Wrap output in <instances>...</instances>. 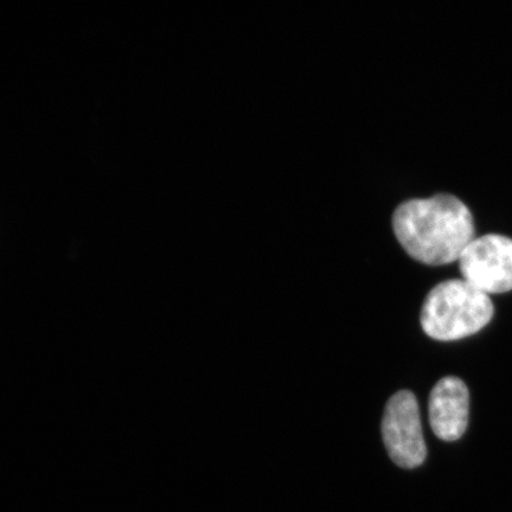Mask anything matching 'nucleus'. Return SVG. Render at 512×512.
<instances>
[{"mask_svg":"<svg viewBox=\"0 0 512 512\" xmlns=\"http://www.w3.org/2000/svg\"><path fill=\"white\" fill-rule=\"evenodd\" d=\"M432 431L444 441L463 437L469 425L470 393L463 380L447 376L435 384L428 402Z\"/></svg>","mask_w":512,"mask_h":512,"instance_id":"39448f33","label":"nucleus"},{"mask_svg":"<svg viewBox=\"0 0 512 512\" xmlns=\"http://www.w3.org/2000/svg\"><path fill=\"white\" fill-rule=\"evenodd\" d=\"M381 430L384 446L396 465L412 470L425 462L427 446L419 403L412 392L401 390L389 399Z\"/></svg>","mask_w":512,"mask_h":512,"instance_id":"7ed1b4c3","label":"nucleus"},{"mask_svg":"<svg viewBox=\"0 0 512 512\" xmlns=\"http://www.w3.org/2000/svg\"><path fill=\"white\" fill-rule=\"evenodd\" d=\"M467 283L486 294L512 291V239L488 234L475 238L458 260Z\"/></svg>","mask_w":512,"mask_h":512,"instance_id":"20e7f679","label":"nucleus"},{"mask_svg":"<svg viewBox=\"0 0 512 512\" xmlns=\"http://www.w3.org/2000/svg\"><path fill=\"white\" fill-rule=\"evenodd\" d=\"M393 228L408 255L428 266L458 261L476 233L470 209L448 194L402 203L395 210Z\"/></svg>","mask_w":512,"mask_h":512,"instance_id":"f257e3e1","label":"nucleus"},{"mask_svg":"<svg viewBox=\"0 0 512 512\" xmlns=\"http://www.w3.org/2000/svg\"><path fill=\"white\" fill-rule=\"evenodd\" d=\"M494 312L489 294L464 279H453L427 294L420 323L425 334L435 341H459L484 329Z\"/></svg>","mask_w":512,"mask_h":512,"instance_id":"f03ea898","label":"nucleus"}]
</instances>
